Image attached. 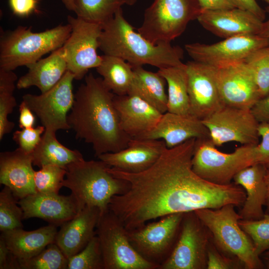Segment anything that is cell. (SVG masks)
Listing matches in <instances>:
<instances>
[{"label": "cell", "instance_id": "cell-1", "mask_svg": "<svg viewBox=\"0 0 269 269\" xmlns=\"http://www.w3.org/2000/svg\"><path fill=\"white\" fill-rule=\"evenodd\" d=\"M195 140L166 148L152 166L139 173L108 168L113 176L129 184L128 190L113 196L109 205L127 230L170 214L218 209L227 204L242 206L246 193L239 185L216 184L193 171Z\"/></svg>", "mask_w": 269, "mask_h": 269}, {"label": "cell", "instance_id": "cell-2", "mask_svg": "<svg viewBox=\"0 0 269 269\" xmlns=\"http://www.w3.org/2000/svg\"><path fill=\"white\" fill-rule=\"evenodd\" d=\"M114 96L102 78L90 73L74 94L71 111L67 116L76 137L91 144L97 157L125 148L132 138L121 127Z\"/></svg>", "mask_w": 269, "mask_h": 269}, {"label": "cell", "instance_id": "cell-3", "mask_svg": "<svg viewBox=\"0 0 269 269\" xmlns=\"http://www.w3.org/2000/svg\"><path fill=\"white\" fill-rule=\"evenodd\" d=\"M99 49L105 55L120 57L133 67L148 64L158 69L181 67L183 51L170 43L153 44L136 32L124 16L122 8L102 24Z\"/></svg>", "mask_w": 269, "mask_h": 269}, {"label": "cell", "instance_id": "cell-4", "mask_svg": "<svg viewBox=\"0 0 269 269\" xmlns=\"http://www.w3.org/2000/svg\"><path fill=\"white\" fill-rule=\"evenodd\" d=\"M109 167L101 160L84 159L66 167L63 185L71 191L80 210L86 206H93L102 213L109 209L113 196L128 190V182L113 176L108 170Z\"/></svg>", "mask_w": 269, "mask_h": 269}, {"label": "cell", "instance_id": "cell-5", "mask_svg": "<svg viewBox=\"0 0 269 269\" xmlns=\"http://www.w3.org/2000/svg\"><path fill=\"white\" fill-rule=\"evenodd\" d=\"M71 32L68 23L40 32L21 25L13 30H1L0 68L13 71L20 66H28L45 54L61 47Z\"/></svg>", "mask_w": 269, "mask_h": 269}, {"label": "cell", "instance_id": "cell-6", "mask_svg": "<svg viewBox=\"0 0 269 269\" xmlns=\"http://www.w3.org/2000/svg\"><path fill=\"white\" fill-rule=\"evenodd\" d=\"M235 206L227 204L218 209H202L194 212L212 234L218 249L239 259L245 269H265L255 252L251 239L239 225L242 218Z\"/></svg>", "mask_w": 269, "mask_h": 269}, {"label": "cell", "instance_id": "cell-7", "mask_svg": "<svg viewBox=\"0 0 269 269\" xmlns=\"http://www.w3.org/2000/svg\"><path fill=\"white\" fill-rule=\"evenodd\" d=\"M201 10L198 0H154L137 30L153 44L170 43L197 19Z\"/></svg>", "mask_w": 269, "mask_h": 269}, {"label": "cell", "instance_id": "cell-8", "mask_svg": "<svg viewBox=\"0 0 269 269\" xmlns=\"http://www.w3.org/2000/svg\"><path fill=\"white\" fill-rule=\"evenodd\" d=\"M256 163H258L256 145H242L231 153H224L216 148L210 138L196 139L192 169L210 182L221 185L231 184L238 172Z\"/></svg>", "mask_w": 269, "mask_h": 269}, {"label": "cell", "instance_id": "cell-9", "mask_svg": "<svg viewBox=\"0 0 269 269\" xmlns=\"http://www.w3.org/2000/svg\"><path fill=\"white\" fill-rule=\"evenodd\" d=\"M104 269H156L157 267L143 259L132 245L128 231L111 211L101 214L96 227Z\"/></svg>", "mask_w": 269, "mask_h": 269}, {"label": "cell", "instance_id": "cell-10", "mask_svg": "<svg viewBox=\"0 0 269 269\" xmlns=\"http://www.w3.org/2000/svg\"><path fill=\"white\" fill-rule=\"evenodd\" d=\"M184 213H175L129 230L130 241L143 259L158 269L171 253L179 236Z\"/></svg>", "mask_w": 269, "mask_h": 269}, {"label": "cell", "instance_id": "cell-11", "mask_svg": "<svg viewBox=\"0 0 269 269\" xmlns=\"http://www.w3.org/2000/svg\"><path fill=\"white\" fill-rule=\"evenodd\" d=\"M67 21L71 32L62 46L67 71L75 76V79L81 80L89 69L96 68L102 61L97 49L102 25L71 15L68 16Z\"/></svg>", "mask_w": 269, "mask_h": 269}, {"label": "cell", "instance_id": "cell-12", "mask_svg": "<svg viewBox=\"0 0 269 269\" xmlns=\"http://www.w3.org/2000/svg\"><path fill=\"white\" fill-rule=\"evenodd\" d=\"M202 122L216 147L231 141L247 145L259 143V123L251 110L225 106Z\"/></svg>", "mask_w": 269, "mask_h": 269}, {"label": "cell", "instance_id": "cell-13", "mask_svg": "<svg viewBox=\"0 0 269 269\" xmlns=\"http://www.w3.org/2000/svg\"><path fill=\"white\" fill-rule=\"evenodd\" d=\"M75 76L67 71L52 88L39 95L26 94L22 101L39 118L45 130L55 132L71 129L67 113L74 101L72 82Z\"/></svg>", "mask_w": 269, "mask_h": 269}, {"label": "cell", "instance_id": "cell-14", "mask_svg": "<svg viewBox=\"0 0 269 269\" xmlns=\"http://www.w3.org/2000/svg\"><path fill=\"white\" fill-rule=\"evenodd\" d=\"M209 239L206 227L194 212L184 214L176 243L159 269H204Z\"/></svg>", "mask_w": 269, "mask_h": 269}, {"label": "cell", "instance_id": "cell-15", "mask_svg": "<svg viewBox=\"0 0 269 269\" xmlns=\"http://www.w3.org/2000/svg\"><path fill=\"white\" fill-rule=\"evenodd\" d=\"M269 45V40L259 35H244L206 44H187L185 49L194 61L215 68L244 61L256 50Z\"/></svg>", "mask_w": 269, "mask_h": 269}, {"label": "cell", "instance_id": "cell-16", "mask_svg": "<svg viewBox=\"0 0 269 269\" xmlns=\"http://www.w3.org/2000/svg\"><path fill=\"white\" fill-rule=\"evenodd\" d=\"M215 69L217 85L224 106L251 110L261 98L254 75L244 61Z\"/></svg>", "mask_w": 269, "mask_h": 269}, {"label": "cell", "instance_id": "cell-17", "mask_svg": "<svg viewBox=\"0 0 269 269\" xmlns=\"http://www.w3.org/2000/svg\"><path fill=\"white\" fill-rule=\"evenodd\" d=\"M186 65L191 114L203 120L225 106L217 85L216 69L194 60Z\"/></svg>", "mask_w": 269, "mask_h": 269}, {"label": "cell", "instance_id": "cell-18", "mask_svg": "<svg viewBox=\"0 0 269 269\" xmlns=\"http://www.w3.org/2000/svg\"><path fill=\"white\" fill-rule=\"evenodd\" d=\"M197 19L205 29L224 39L259 35L264 22L251 12L237 7L202 9Z\"/></svg>", "mask_w": 269, "mask_h": 269}, {"label": "cell", "instance_id": "cell-19", "mask_svg": "<svg viewBox=\"0 0 269 269\" xmlns=\"http://www.w3.org/2000/svg\"><path fill=\"white\" fill-rule=\"evenodd\" d=\"M23 219L38 218L56 227L75 217L81 211L74 196L36 192L18 201Z\"/></svg>", "mask_w": 269, "mask_h": 269}, {"label": "cell", "instance_id": "cell-20", "mask_svg": "<svg viewBox=\"0 0 269 269\" xmlns=\"http://www.w3.org/2000/svg\"><path fill=\"white\" fill-rule=\"evenodd\" d=\"M160 139L131 138L125 148L98 156L111 167L132 173L144 171L152 166L166 148Z\"/></svg>", "mask_w": 269, "mask_h": 269}, {"label": "cell", "instance_id": "cell-21", "mask_svg": "<svg viewBox=\"0 0 269 269\" xmlns=\"http://www.w3.org/2000/svg\"><path fill=\"white\" fill-rule=\"evenodd\" d=\"M115 107L121 127L132 138H138L151 131L162 115L161 112L138 96L115 95Z\"/></svg>", "mask_w": 269, "mask_h": 269}, {"label": "cell", "instance_id": "cell-22", "mask_svg": "<svg viewBox=\"0 0 269 269\" xmlns=\"http://www.w3.org/2000/svg\"><path fill=\"white\" fill-rule=\"evenodd\" d=\"M202 138L210 137L202 120L191 115L166 112L151 131L138 139H161L167 148H171L190 139Z\"/></svg>", "mask_w": 269, "mask_h": 269}, {"label": "cell", "instance_id": "cell-23", "mask_svg": "<svg viewBox=\"0 0 269 269\" xmlns=\"http://www.w3.org/2000/svg\"><path fill=\"white\" fill-rule=\"evenodd\" d=\"M32 158L20 148L0 153V183L9 187L18 200L36 192Z\"/></svg>", "mask_w": 269, "mask_h": 269}, {"label": "cell", "instance_id": "cell-24", "mask_svg": "<svg viewBox=\"0 0 269 269\" xmlns=\"http://www.w3.org/2000/svg\"><path fill=\"white\" fill-rule=\"evenodd\" d=\"M101 214L98 208L86 206L75 217L61 226L55 243L68 259L80 252L96 235Z\"/></svg>", "mask_w": 269, "mask_h": 269}, {"label": "cell", "instance_id": "cell-25", "mask_svg": "<svg viewBox=\"0 0 269 269\" xmlns=\"http://www.w3.org/2000/svg\"><path fill=\"white\" fill-rule=\"evenodd\" d=\"M266 169L265 165L256 163L240 171L233 179L236 185L246 191V199L239 213L242 219L259 220L265 215L263 207L266 198Z\"/></svg>", "mask_w": 269, "mask_h": 269}, {"label": "cell", "instance_id": "cell-26", "mask_svg": "<svg viewBox=\"0 0 269 269\" xmlns=\"http://www.w3.org/2000/svg\"><path fill=\"white\" fill-rule=\"evenodd\" d=\"M28 72L16 83L18 89L37 87L41 93L54 87L67 71V64L62 46L27 67Z\"/></svg>", "mask_w": 269, "mask_h": 269}, {"label": "cell", "instance_id": "cell-27", "mask_svg": "<svg viewBox=\"0 0 269 269\" xmlns=\"http://www.w3.org/2000/svg\"><path fill=\"white\" fill-rule=\"evenodd\" d=\"M56 227L49 224L29 231L18 228L1 232L0 237L18 260H27L38 255L49 244L55 243L58 232Z\"/></svg>", "mask_w": 269, "mask_h": 269}, {"label": "cell", "instance_id": "cell-28", "mask_svg": "<svg viewBox=\"0 0 269 269\" xmlns=\"http://www.w3.org/2000/svg\"><path fill=\"white\" fill-rule=\"evenodd\" d=\"M55 133L45 130L39 143L30 153L33 165L40 168L54 165L65 168L72 163L84 159L79 150L69 149L60 143Z\"/></svg>", "mask_w": 269, "mask_h": 269}, {"label": "cell", "instance_id": "cell-29", "mask_svg": "<svg viewBox=\"0 0 269 269\" xmlns=\"http://www.w3.org/2000/svg\"><path fill=\"white\" fill-rule=\"evenodd\" d=\"M134 80L130 92L148 102L162 114L167 111V94L165 79L157 72H152L142 66L133 67Z\"/></svg>", "mask_w": 269, "mask_h": 269}, {"label": "cell", "instance_id": "cell-30", "mask_svg": "<svg viewBox=\"0 0 269 269\" xmlns=\"http://www.w3.org/2000/svg\"><path fill=\"white\" fill-rule=\"evenodd\" d=\"M97 72L103 77L106 86L115 95L128 94L134 80L133 66L124 59L115 56H102L101 64Z\"/></svg>", "mask_w": 269, "mask_h": 269}, {"label": "cell", "instance_id": "cell-31", "mask_svg": "<svg viewBox=\"0 0 269 269\" xmlns=\"http://www.w3.org/2000/svg\"><path fill=\"white\" fill-rule=\"evenodd\" d=\"M157 72L165 79L167 84V112L191 115L186 64L181 67L160 68Z\"/></svg>", "mask_w": 269, "mask_h": 269}, {"label": "cell", "instance_id": "cell-32", "mask_svg": "<svg viewBox=\"0 0 269 269\" xmlns=\"http://www.w3.org/2000/svg\"><path fill=\"white\" fill-rule=\"evenodd\" d=\"M76 16L103 24L126 4V0H74Z\"/></svg>", "mask_w": 269, "mask_h": 269}, {"label": "cell", "instance_id": "cell-33", "mask_svg": "<svg viewBox=\"0 0 269 269\" xmlns=\"http://www.w3.org/2000/svg\"><path fill=\"white\" fill-rule=\"evenodd\" d=\"M17 79L13 71L0 68V139L10 133L14 127V123L8 120V115L11 114L16 106L13 96L15 83Z\"/></svg>", "mask_w": 269, "mask_h": 269}, {"label": "cell", "instance_id": "cell-34", "mask_svg": "<svg viewBox=\"0 0 269 269\" xmlns=\"http://www.w3.org/2000/svg\"><path fill=\"white\" fill-rule=\"evenodd\" d=\"M10 189L4 186L0 192V231L23 228V212Z\"/></svg>", "mask_w": 269, "mask_h": 269}, {"label": "cell", "instance_id": "cell-35", "mask_svg": "<svg viewBox=\"0 0 269 269\" xmlns=\"http://www.w3.org/2000/svg\"><path fill=\"white\" fill-rule=\"evenodd\" d=\"M18 261L20 269H67L68 263V259L55 243L31 258Z\"/></svg>", "mask_w": 269, "mask_h": 269}, {"label": "cell", "instance_id": "cell-36", "mask_svg": "<svg viewBox=\"0 0 269 269\" xmlns=\"http://www.w3.org/2000/svg\"><path fill=\"white\" fill-rule=\"evenodd\" d=\"M252 72L261 98L269 94V45L258 49L244 60Z\"/></svg>", "mask_w": 269, "mask_h": 269}, {"label": "cell", "instance_id": "cell-37", "mask_svg": "<svg viewBox=\"0 0 269 269\" xmlns=\"http://www.w3.org/2000/svg\"><path fill=\"white\" fill-rule=\"evenodd\" d=\"M67 269H104L100 241L97 235L80 252L68 259Z\"/></svg>", "mask_w": 269, "mask_h": 269}, {"label": "cell", "instance_id": "cell-38", "mask_svg": "<svg viewBox=\"0 0 269 269\" xmlns=\"http://www.w3.org/2000/svg\"><path fill=\"white\" fill-rule=\"evenodd\" d=\"M239 223L251 239L257 256L269 250V214L265 213L259 220L241 219Z\"/></svg>", "mask_w": 269, "mask_h": 269}, {"label": "cell", "instance_id": "cell-39", "mask_svg": "<svg viewBox=\"0 0 269 269\" xmlns=\"http://www.w3.org/2000/svg\"><path fill=\"white\" fill-rule=\"evenodd\" d=\"M66 168L54 165L42 166L35 171L34 182L36 192L59 193L63 187Z\"/></svg>", "mask_w": 269, "mask_h": 269}, {"label": "cell", "instance_id": "cell-40", "mask_svg": "<svg viewBox=\"0 0 269 269\" xmlns=\"http://www.w3.org/2000/svg\"><path fill=\"white\" fill-rule=\"evenodd\" d=\"M215 245L209 243L207 251V269H245L241 261L235 257L223 255Z\"/></svg>", "mask_w": 269, "mask_h": 269}, {"label": "cell", "instance_id": "cell-41", "mask_svg": "<svg viewBox=\"0 0 269 269\" xmlns=\"http://www.w3.org/2000/svg\"><path fill=\"white\" fill-rule=\"evenodd\" d=\"M44 126L21 129L13 134V140L19 148L27 153H31L39 143L41 134L45 132Z\"/></svg>", "mask_w": 269, "mask_h": 269}, {"label": "cell", "instance_id": "cell-42", "mask_svg": "<svg viewBox=\"0 0 269 269\" xmlns=\"http://www.w3.org/2000/svg\"><path fill=\"white\" fill-rule=\"evenodd\" d=\"M259 133L262 140L256 145L258 163L269 166V123H259Z\"/></svg>", "mask_w": 269, "mask_h": 269}, {"label": "cell", "instance_id": "cell-43", "mask_svg": "<svg viewBox=\"0 0 269 269\" xmlns=\"http://www.w3.org/2000/svg\"><path fill=\"white\" fill-rule=\"evenodd\" d=\"M9 5L13 13L18 16L25 17L36 10L37 0H9Z\"/></svg>", "mask_w": 269, "mask_h": 269}, {"label": "cell", "instance_id": "cell-44", "mask_svg": "<svg viewBox=\"0 0 269 269\" xmlns=\"http://www.w3.org/2000/svg\"><path fill=\"white\" fill-rule=\"evenodd\" d=\"M0 269H20L18 259L0 237Z\"/></svg>", "mask_w": 269, "mask_h": 269}, {"label": "cell", "instance_id": "cell-45", "mask_svg": "<svg viewBox=\"0 0 269 269\" xmlns=\"http://www.w3.org/2000/svg\"><path fill=\"white\" fill-rule=\"evenodd\" d=\"M251 111L259 123H269V94L258 100Z\"/></svg>", "mask_w": 269, "mask_h": 269}, {"label": "cell", "instance_id": "cell-46", "mask_svg": "<svg viewBox=\"0 0 269 269\" xmlns=\"http://www.w3.org/2000/svg\"><path fill=\"white\" fill-rule=\"evenodd\" d=\"M235 7L248 11L262 21L265 19L266 12L257 2L256 0H231Z\"/></svg>", "mask_w": 269, "mask_h": 269}, {"label": "cell", "instance_id": "cell-47", "mask_svg": "<svg viewBox=\"0 0 269 269\" xmlns=\"http://www.w3.org/2000/svg\"><path fill=\"white\" fill-rule=\"evenodd\" d=\"M19 126L21 129L33 127L35 123V117L33 112L23 101L19 106Z\"/></svg>", "mask_w": 269, "mask_h": 269}, {"label": "cell", "instance_id": "cell-48", "mask_svg": "<svg viewBox=\"0 0 269 269\" xmlns=\"http://www.w3.org/2000/svg\"><path fill=\"white\" fill-rule=\"evenodd\" d=\"M202 9H226L236 7L231 0H198Z\"/></svg>", "mask_w": 269, "mask_h": 269}, {"label": "cell", "instance_id": "cell-49", "mask_svg": "<svg viewBox=\"0 0 269 269\" xmlns=\"http://www.w3.org/2000/svg\"><path fill=\"white\" fill-rule=\"evenodd\" d=\"M265 180L266 186V198L265 203L266 210L265 213L269 214V166H266Z\"/></svg>", "mask_w": 269, "mask_h": 269}, {"label": "cell", "instance_id": "cell-50", "mask_svg": "<svg viewBox=\"0 0 269 269\" xmlns=\"http://www.w3.org/2000/svg\"><path fill=\"white\" fill-rule=\"evenodd\" d=\"M266 11L269 15V5L266 7ZM260 36L267 38L269 40V17L266 22H263V24Z\"/></svg>", "mask_w": 269, "mask_h": 269}, {"label": "cell", "instance_id": "cell-51", "mask_svg": "<svg viewBox=\"0 0 269 269\" xmlns=\"http://www.w3.org/2000/svg\"><path fill=\"white\" fill-rule=\"evenodd\" d=\"M260 258L266 269H269V250L261 255Z\"/></svg>", "mask_w": 269, "mask_h": 269}, {"label": "cell", "instance_id": "cell-52", "mask_svg": "<svg viewBox=\"0 0 269 269\" xmlns=\"http://www.w3.org/2000/svg\"><path fill=\"white\" fill-rule=\"evenodd\" d=\"M66 8L70 11L74 12L75 5L74 0H61Z\"/></svg>", "mask_w": 269, "mask_h": 269}, {"label": "cell", "instance_id": "cell-53", "mask_svg": "<svg viewBox=\"0 0 269 269\" xmlns=\"http://www.w3.org/2000/svg\"><path fill=\"white\" fill-rule=\"evenodd\" d=\"M137 1V0H126V4L127 5L132 6Z\"/></svg>", "mask_w": 269, "mask_h": 269}, {"label": "cell", "instance_id": "cell-54", "mask_svg": "<svg viewBox=\"0 0 269 269\" xmlns=\"http://www.w3.org/2000/svg\"><path fill=\"white\" fill-rule=\"evenodd\" d=\"M269 5V0H264Z\"/></svg>", "mask_w": 269, "mask_h": 269}]
</instances>
